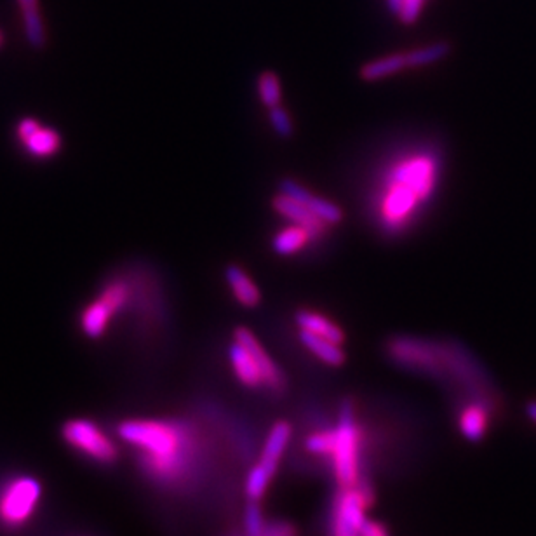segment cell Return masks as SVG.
Returning a JSON list of instances; mask_svg holds the SVG:
<instances>
[{"mask_svg":"<svg viewBox=\"0 0 536 536\" xmlns=\"http://www.w3.org/2000/svg\"><path fill=\"white\" fill-rule=\"evenodd\" d=\"M402 70H411L408 51L392 52V54H387V56L376 58L373 61H367V63H365L361 67L359 77L365 82H378V80L393 77V75H397V73H401Z\"/></svg>","mask_w":536,"mask_h":536,"instance_id":"e0dca14e","label":"cell"},{"mask_svg":"<svg viewBox=\"0 0 536 536\" xmlns=\"http://www.w3.org/2000/svg\"><path fill=\"white\" fill-rule=\"evenodd\" d=\"M16 140L33 159H51L63 148L61 134L33 117H23L16 125Z\"/></svg>","mask_w":536,"mask_h":536,"instance_id":"9c48e42d","label":"cell"},{"mask_svg":"<svg viewBox=\"0 0 536 536\" xmlns=\"http://www.w3.org/2000/svg\"><path fill=\"white\" fill-rule=\"evenodd\" d=\"M374 500V487L367 479L357 486L337 487L328 511L326 535L361 536Z\"/></svg>","mask_w":536,"mask_h":536,"instance_id":"5b68a950","label":"cell"},{"mask_svg":"<svg viewBox=\"0 0 536 536\" xmlns=\"http://www.w3.org/2000/svg\"><path fill=\"white\" fill-rule=\"evenodd\" d=\"M292 434H294V429L291 421L288 420H277L268 429L267 436L260 446L256 463L262 465L272 477L277 476L281 462L291 444Z\"/></svg>","mask_w":536,"mask_h":536,"instance_id":"7c38bea8","label":"cell"},{"mask_svg":"<svg viewBox=\"0 0 536 536\" xmlns=\"http://www.w3.org/2000/svg\"><path fill=\"white\" fill-rule=\"evenodd\" d=\"M361 536H392L389 530L385 528L384 522L376 521V519H367L365 521V528L361 531Z\"/></svg>","mask_w":536,"mask_h":536,"instance_id":"83f0119b","label":"cell"},{"mask_svg":"<svg viewBox=\"0 0 536 536\" xmlns=\"http://www.w3.org/2000/svg\"><path fill=\"white\" fill-rule=\"evenodd\" d=\"M268 519L265 512L262 509L260 502L247 500L244 505L243 524L241 530L247 536L262 535L267 528Z\"/></svg>","mask_w":536,"mask_h":536,"instance_id":"603a6c76","label":"cell"},{"mask_svg":"<svg viewBox=\"0 0 536 536\" xmlns=\"http://www.w3.org/2000/svg\"><path fill=\"white\" fill-rule=\"evenodd\" d=\"M258 97L260 101L263 103V106H267V110L279 106L281 99H282V86L279 77L273 72H263L258 77Z\"/></svg>","mask_w":536,"mask_h":536,"instance_id":"cb8c5ba5","label":"cell"},{"mask_svg":"<svg viewBox=\"0 0 536 536\" xmlns=\"http://www.w3.org/2000/svg\"><path fill=\"white\" fill-rule=\"evenodd\" d=\"M365 425L357 413L356 401L343 397L338 404L337 420L331 425V449L328 455V468L337 487L357 486L365 477Z\"/></svg>","mask_w":536,"mask_h":536,"instance_id":"3957f363","label":"cell"},{"mask_svg":"<svg viewBox=\"0 0 536 536\" xmlns=\"http://www.w3.org/2000/svg\"><path fill=\"white\" fill-rule=\"evenodd\" d=\"M462 402L457 408V429L465 440L477 444L486 439L493 418L500 408V397L483 395H462Z\"/></svg>","mask_w":536,"mask_h":536,"instance_id":"ba28073f","label":"cell"},{"mask_svg":"<svg viewBox=\"0 0 536 536\" xmlns=\"http://www.w3.org/2000/svg\"><path fill=\"white\" fill-rule=\"evenodd\" d=\"M524 413L528 416V420L536 425V399H531L526 402L524 406Z\"/></svg>","mask_w":536,"mask_h":536,"instance_id":"f1b7e54d","label":"cell"},{"mask_svg":"<svg viewBox=\"0 0 536 536\" xmlns=\"http://www.w3.org/2000/svg\"><path fill=\"white\" fill-rule=\"evenodd\" d=\"M226 356H228L230 369L241 387L251 390V392H267L268 393L265 373L258 363V359L254 357V354L245 345L232 338Z\"/></svg>","mask_w":536,"mask_h":536,"instance_id":"30bf717a","label":"cell"},{"mask_svg":"<svg viewBox=\"0 0 536 536\" xmlns=\"http://www.w3.org/2000/svg\"><path fill=\"white\" fill-rule=\"evenodd\" d=\"M298 340L307 352H310L316 357L319 363H322L328 367H341L347 363V354H345L341 343L317 337L314 333L301 331V329H298Z\"/></svg>","mask_w":536,"mask_h":536,"instance_id":"2e32d148","label":"cell"},{"mask_svg":"<svg viewBox=\"0 0 536 536\" xmlns=\"http://www.w3.org/2000/svg\"><path fill=\"white\" fill-rule=\"evenodd\" d=\"M442 159L434 145L411 146L380 171L369 199L371 217L387 236L406 232L438 194Z\"/></svg>","mask_w":536,"mask_h":536,"instance_id":"7a4b0ae2","label":"cell"},{"mask_svg":"<svg viewBox=\"0 0 536 536\" xmlns=\"http://www.w3.org/2000/svg\"><path fill=\"white\" fill-rule=\"evenodd\" d=\"M114 319L116 317L112 316V312L97 298H95L82 309L79 316V328L86 338L99 340L101 337H105Z\"/></svg>","mask_w":536,"mask_h":536,"instance_id":"d6986e66","label":"cell"},{"mask_svg":"<svg viewBox=\"0 0 536 536\" xmlns=\"http://www.w3.org/2000/svg\"><path fill=\"white\" fill-rule=\"evenodd\" d=\"M226 536H247L243 530L237 531H230ZM258 536H300L296 526L292 524L291 521L286 519H270L268 521L267 528L262 535Z\"/></svg>","mask_w":536,"mask_h":536,"instance_id":"4316f807","label":"cell"},{"mask_svg":"<svg viewBox=\"0 0 536 536\" xmlns=\"http://www.w3.org/2000/svg\"><path fill=\"white\" fill-rule=\"evenodd\" d=\"M294 324L301 331L314 333L317 337L337 341V343H341V345L345 343V331L341 329V326H338L335 320H331L329 317L322 316V314L314 312V310L300 309L294 314Z\"/></svg>","mask_w":536,"mask_h":536,"instance_id":"ac0fdd59","label":"cell"},{"mask_svg":"<svg viewBox=\"0 0 536 536\" xmlns=\"http://www.w3.org/2000/svg\"><path fill=\"white\" fill-rule=\"evenodd\" d=\"M225 281L232 296L244 309H256L262 303V291L243 267L232 263L225 267Z\"/></svg>","mask_w":536,"mask_h":536,"instance_id":"9a60e30c","label":"cell"},{"mask_svg":"<svg viewBox=\"0 0 536 536\" xmlns=\"http://www.w3.org/2000/svg\"><path fill=\"white\" fill-rule=\"evenodd\" d=\"M316 241L309 230L303 226L288 223V226L281 228L273 239H272V249L279 256H294L300 251H303L309 244Z\"/></svg>","mask_w":536,"mask_h":536,"instance_id":"ffe728a7","label":"cell"},{"mask_svg":"<svg viewBox=\"0 0 536 536\" xmlns=\"http://www.w3.org/2000/svg\"><path fill=\"white\" fill-rule=\"evenodd\" d=\"M268 121L272 124V129L275 131L277 136L288 140L294 134V124H292L291 116L281 105L268 110Z\"/></svg>","mask_w":536,"mask_h":536,"instance_id":"484cf974","label":"cell"},{"mask_svg":"<svg viewBox=\"0 0 536 536\" xmlns=\"http://www.w3.org/2000/svg\"><path fill=\"white\" fill-rule=\"evenodd\" d=\"M61 439L73 451L99 463L114 465L119 460V448L97 423L88 418H70L61 427Z\"/></svg>","mask_w":536,"mask_h":536,"instance_id":"52a82bcc","label":"cell"},{"mask_svg":"<svg viewBox=\"0 0 536 536\" xmlns=\"http://www.w3.org/2000/svg\"><path fill=\"white\" fill-rule=\"evenodd\" d=\"M44 496L42 483L28 474H18L0 485V526L18 530L39 511Z\"/></svg>","mask_w":536,"mask_h":536,"instance_id":"8992f818","label":"cell"},{"mask_svg":"<svg viewBox=\"0 0 536 536\" xmlns=\"http://www.w3.org/2000/svg\"><path fill=\"white\" fill-rule=\"evenodd\" d=\"M272 208L279 217H282L288 223L303 226L305 230H309L314 239H322L329 228V225L314 215L309 208H305L298 200H294L288 195L281 194V192L272 199Z\"/></svg>","mask_w":536,"mask_h":536,"instance_id":"5bb4252c","label":"cell"},{"mask_svg":"<svg viewBox=\"0 0 536 536\" xmlns=\"http://www.w3.org/2000/svg\"><path fill=\"white\" fill-rule=\"evenodd\" d=\"M273 477L268 474L267 470L254 462L247 474H245V481H244V494L245 500H254V502H262V498L267 494L268 487L272 485Z\"/></svg>","mask_w":536,"mask_h":536,"instance_id":"7402d4cb","label":"cell"},{"mask_svg":"<svg viewBox=\"0 0 536 536\" xmlns=\"http://www.w3.org/2000/svg\"><path fill=\"white\" fill-rule=\"evenodd\" d=\"M390 363L423 378L444 382L446 352L444 341L416 337H393L385 345Z\"/></svg>","mask_w":536,"mask_h":536,"instance_id":"277c9868","label":"cell"},{"mask_svg":"<svg viewBox=\"0 0 536 536\" xmlns=\"http://www.w3.org/2000/svg\"><path fill=\"white\" fill-rule=\"evenodd\" d=\"M279 192L291 197L300 204H303L305 208H309L314 215H317L322 221H326L329 226L340 225L343 221V209L338 204H335L333 200L324 199L320 195L312 194L309 189H305L303 185H300L294 180H290V178L282 180L279 185Z\"/></svg>","mask_w":536,"mask_h":536,"instance_id":"4fadbf2b","label":"cell"},{"mask_svg":"<svg viewBox=\"0 0 536 536\" xmlns=\"http://www.w3.org/2000/svg\"><path fill=\"white\" fill-rule=\"evenodd\" d=\"M117 436L136 451L142 472L155 486L189 491L208 472V440L187 420L129 418L119 423Z\"/></svg>","mask_w":536,"mask_h":536,"instance_id":"6da1fadb","label":"cell"},{"mask_svg":"<svg viewBox=\"0 0 536 536\" xmlns=\"http://www.w3.org/2000/svg\"><path fill=\"white\" fill-rule=\"evenodd\" d=\"M22 9L24 37L32 48L42 49L46 46V26L42 20L39 0H16Z\"/></svg>","mask_w":536,"mask_h":536,"instance_id":"44dd1931","label":"cell"},{"mask_svg":"<svg viewBox=\"0 0 536 536\" xmlns=\"http://www.w3.org/2000/svg\"><path fill=\"white\" fill-rule=\"evenodd\" d=\"M427 0H387V7L393 16L404 24H411L420 18Z\"/></svg>","mask_w":536,"mask_h":536,"instance_id":"d4e9b609","label":"cell"},{"mask_svg":"<svg viewBox=\"0 0 536 536\" xmlns=\"http://www.w3.org/2000/svg\"><path fill=\"white\" fill-rule=\"evenodd\" d=\"M232 338L241 341L258 359V363H260L263 373H265V378H267L268 395L282 397L286 393V390H288V378H286L284 371L281 369V365L272 359V356L268 354L267 348L262 345V341L254 337V333L251 329H247L244 326H239V328L234 329Z\"/></svg>","mask_w":536,"mask_h":536,"instance_id":"8fae6325","label":"cell"},{"mask_svg":"<svg viewBox=\"0 0 536 536\" xmlns=\"http://www.w3.org/2000/svg\"><path fill=\"white\" fill-rule=\"evenodd\" d=\"M4 42H5V39H4V33H2V32H0V48H2V46H4Z\"/></svg>","mask_w":536,"mask_h":536,"instance_id":"f546056e","label":"cell"}]
</instances>
